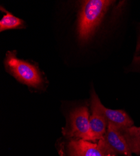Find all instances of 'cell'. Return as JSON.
Here are the masks:
<instances>
[{
    "label": "cell",
    "mask_w": 140,
    "mask_h": 156,
    "mask_svg": "<svg viewBox=\"0 0 140 156\" xmlns=\"http://www.w3.org/2000/svg\"><path fill=\"white\" fill-rule=\"evenodd\" d=\"M114 1L87 0L83 2L79 14L78 33L82 43H86L94 36L104 15Z\"/></svg>",
    "instance_id": "6da1fadb"
},
{
    "label": "cell",
    "mask_w": 140,
    "mask_h": 156,
    "mask_svg": "<svg viewBox=\"0 0 140 156\" xmlns=\"http://www.w3.org/2000/svg\"><path fill=\"white\" fill-rule=\"evenodd\" d=\"M6 71L20 83L31 87L40 88L44 80L40 70L35 65L18 59L16 51H8L4 61Z\"/></svg>",
    "instance_id": "7a4b0ae2"
},
{
    "label": "cell",
    "mask_w": 140,
    "mask_h": 156,
    "mask_svg": "<svg viewBox=\"0 0 140 156\" xmlns=\"http://www.w3.org/2000/svg\"><path fill=\"white\" fill-rule=\"evenodd\" d=\"M89 112L86 106L75 108L70 114L69 126L63 129V134L74 139L95 142L91 131Z\"/></svg>",
    "instance_id": "3957f363"
},
{
    "label": "cell",
    "mask_w": 140,
    "mask_h": 156,
    "mask_svg": "<svg viewBox=\"0 0 140 156\" xmlns=\"http://www.w3.org/2000/svg\"><path fill=\"white\" fill-rule=\"evenodd\" d=\"M91 110L89 121L91 131L95 142L103 138L107 131L108 122L100 109V101L95 90L91 93Z\"/></svg>",
    "instance_id": "277c9868"
},
{
    "label": "cell",
    "mask_w": 140,
    "mask_h": 156,
    "mask_svg": "<svg viewBox=\"0 0 140 156\" xmlns=\"http://www.w3.org/2000/svg\"><path fill=\"white\" fill-rule=\"evenodd\" d=\"M102 139L108 149L113 154L123 156L132 155L125 137L120 130L114 126L108 124L107 131Z\"/></svg>",
    "instance_id": "5b68a950"
},
{
    "label": "cell",
    "mask_w": 140,
    "mask_h": 156,
    "mask_svg": "<svg viewBox=\"0 0 140 156\" xmlns=\"http://www.w3.org/2000/svg\"><path fill=\"white\" fill-rule=\"evenodd\" d=\"M70 156H107L101 143L82 139L70 141L69 146Z\"/></svg>",
    "instance_id": "8992f818"
},
{
    "label": "cell",
    "mask_w": 140,
    "mask_h": 156,
    "mask_svg": "<svg viewBox=\"0 0 140 156\" xmlns=\"http://www.w3.org/2000/svg\"><path fill=\"white\" fill-rule=\"evenodd\" d=\"M108 124H111L119 129H126L133 126V121L123 110H114L106 108L103 104L100 105Z\"/></svg>",
    "instance_id": "52a82bcc"
},
{
    "label": "cell",
    "mask_w": 140,
    "mask_h": 156,
    "mask_svg": "<svg viewBox=\"0 0 140 156\" xmlns=\"http://www.w3.org/2000/svg\"><path fill=\"white\" fill-rule=\"evenodd\" d=\"M119 130L128 142L132 154L140 155V127L133 126Z\"/></svg>",
    "instance_id": "ba28073f"
},
{
    "label": "cell",
    "mask_w": 140,
    "mask_h": 156,
    "mask_svg": "<svg viewBox=\"0 0 140 156\" xmlns=\"http://www.w3.org/2000/svg\"><path fill=\"white\" fill-rule=\"evenodd\" d=\"M1 10L5 11V14L0 21V31L25 28V22L22 20L13 15L10 12L7 11L2 6L1 7Z\"/></svg>",
    "instance_id": "9c48e42d"
},
{
    "label": "cell",
    "mask_w": 140,
    "mask_h": 156,
    "mask_svg": "<svg viewBox=\"0 0 140 156\" xmlns=\"http://www.w3.org/2000/svg\"><path fill=\"white\" fill-rule=\"evenodd\" d=\"M133 61L136 64H140V36L139 37V40H138V45H137V48H136V55H134Z\"/></svg>",
    "instance_id": "30bf717a"
},
{
    "label": "cell",
    "mask_w": 140,
    "mask_h": 156,
    "mask_svg": "<svg viewBox=\"0 0 140 156\" xmlns=\"http://www.w3.org/2000/svg\"><path fill=\"white\" fill-rule=\"evenodd\" d=\"M128 156H132V155H128Z\"/></svg>",
    "instance_id": "8fae6325"
}]
</instances>
